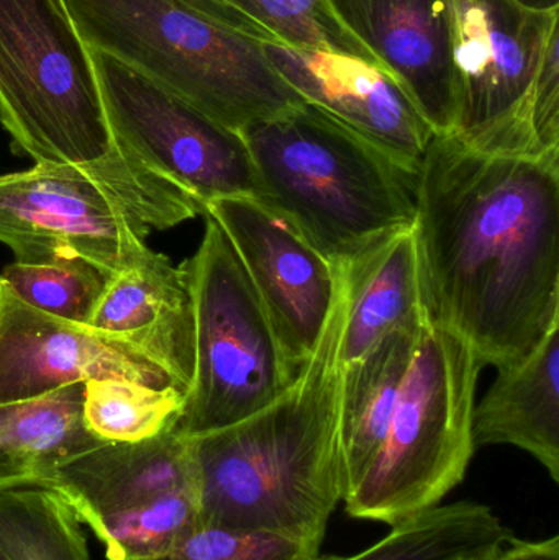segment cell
I'll return each mask as SVG.
<instances>
[{"mask_svg": "<svg viewBox=\"0 0 559 560\" xmlns=\"http://www.w3.org/2000/svg\"><path fill=\"white\" fill-rule=\"evenodd\" d=\"M423 310L482 368L559 325V156L488 154L433 135L416 190Z\"/></svg>", "mask_w": 559, "mask_h": 560, "instance_id": "cell-1", "label": "cell"}, {"mask_svg": "<svg viewBox=\"0 0 559 560\" xmlns=\"http://www.w3.org/2000/svg\"><path fill=\"white\" fill-rule=\"evenodd\" d=\"M345 313L340 265L321 341L286 394L240 423L190 438L200 523L278 533L321 548L347 489L340 430Z\"/></svg>", "mask_w": 559, "mask_h": 560, "instance_id": "cell-2", "label": "cell"}, {"mask_svg": "<svg viewBox=\"0 0 559 560\" xmlns=\"http://www.w3.org/2000/svg\"><path fill=\"white\" fill-rule=\"evenodd\" d=\"M258 202L331 265H348L416 225L417 174L373 141L302 102L240 131Z\"/></svg>", "mask_w": 559, "mask_h": 560, "instance_id": "cell-3", "label": "cell"}, {"mask_svg": "<svg viewBox=\"0 0 559 560\" xmlns=\"http://www.w3.org/2000/svg\"><path fill=\"white\" fill-rule=\"evenodd\" d=\"M203 213L193 194L118 144L95 163L0 176V243L26 265L82 259L108 279L147 252L153 230Z\"/></svg>", "mask_w": 559, "mask_h": 560, "instance_id": "cell-4", "label": "cell"}, {"mask_svg": "<svg viewBox=\"0 0 559 560\" xmlns=\"http://www.w3.org/2000/svg\"><path fill=\"white\" fill-rule=\"evenodd\" d=\"M85 45L179 95L235 131L305 98L259 43L196 0H65Z\"/></svg>", "mask_w": 559, "mask_h": 560, "instance_id": "cell-5", "label": "cell"}, {"mask_svg": "<svg viewBox=\"0 0 559 560\" xmlns=\"http://www.w3.org/2000/svg\"><path fill=\"white\" fill-rule=\"evenodd\" d=\"M481 369L462 338L426 316L383 444L345 495L353 518L396 526L440 505L463 482L476 451L471 428Z\"/></svg>", "mask_w": 559, "mask_h": 560, "instance_id": "cell-6", "label": "cell"}, {"mask_svg": "<svg viewBox=\"0 0 559 560\" xmlns=\"http://www.w3.org/2000/svg\"><path fill=\"white\" fill-rule=\"evenodd\" d=\"M0 124L36 164L95 163L117 148L65 0H0Z\"/></svg>", "mask_w": 559, "mask_h": 560, "instance_id": "cell-7", "label": "cell"}, {"mask_svg": "<svg viewBox=\"0 0 559 560\" xmlns=\"http://www.w3.org/2000/svg\"><path fill=\"white\" fill-rule=\"evenodd\" d=\"M203 217L202 243L184 261L196 322V368L174 428L186 438L253 417L298 377L232 242L212 217Z\"/></svg>", "mask_w": 559, "mask_h": 560, "instance_id": "cell-8", "label": "cell"}, {"mask_svg": "<svg viewBox=\"0 0 559 560\" xmlns=\"http://www.w3.org/2000/svg\"><path fill=\"white\" fill-rule=\"evenodd\" d=\"M558 28L559 9L544 12L514 0H458L456 140L488 154L559 156L545 153L534 125L538 68Z\"/></svg>", "mask_w": 559, "mask_h": 560, "instance_id": "cell-9", "label": "cell"}, {"mask_svg": "<svg viewBox=\"0 0 559 560\" xmlns=\"http://www.w3.org/2000/svg\"><path fill=\"white\" fill-rule=\"evenodd\" d=\"M89 49L115 144L179 184L203 207L230 197L258 200L255 167L240 131L112 56Z\"/></svg>", "mask_w": 559, "mask_h": 560, "instance_id": "cell-10", "label": "cell"}, {"mask_svg": "<svg viewBox=\"0 0 559 560\" xmlns=\"http://www.w3.org/2000/svg\"><path fill=\"white\" fill-rule=\"evenodd\" d=\"M212 217L232 242L291 371L314 354L337 299L335 266L275 212L249 197L213 200Z\"/></svg>", "mask_w": 559, "mask_h": 560, "instance_id": "cell-11", "label": "cell"}, {"mask_svg": "<svg viewBox=\"0 0 559 560\" xmlns=\"http://www.w3.org/2000/svg\"><path fill=\"white\" fill-rule=\"evenodd\" d=\"M105 378L177 387L163 369L133 349L89 326L33 308L0 282V407Z\"/></svg>", "mask_w": 559, "mask_h": 560, "instance_id": "cell-12", "label": "cell"}, {"mask_svg": "<svg viewBox=\"0 0 559 560\" xmlns=\"http://www.w3.org/2000/svg\"><path fill=\"white\" fill-rule=\"evenodd\" d=\"M341 25L416 105L433 133L455 131L458 0H328Z\"/></svg>", "mask_w": 559, "mask_h": 560, "instance_id": "cell-13", "label": "cell"}, {"mask_svg": "<svg viewBox=\"0 0 559 560\" xmlns=\"http://www.w3.org/2000/svg\"><path fill=\"white\" fill-rule=\"evenodd\" d=\"M33 482L58 493L94 535L179 490H199L193 440L176 428L138 443L81 451Z\"/></svg>", "mask_w": 559, "mask_h": 560, "instance_id": "cell-14", "label": "cell"}, {"mask_svg": "<svg viewBox=\"0 0 559 560\" xmlns=\"http://www.w3.org/2000/svg\"><path fill=\"white\" fill-rule=\"evenodd\" d=\"M276 71L305 101L324 108L404 166L419 173L433 131L389 74L357 58L261 45Z\"/></svg>", "mask_w": 559, "mask_h": 560, "instance_id": "cell-15", "label": "cell"}, {"mask_svg": "<svg viewBox=\"0 0 559 560\" xmlns=\"http://www.w3.org/2000/svg\"><path fill=\"white\" fill-rule=\"evenodd\" d=\"M89 328L163 369L187 394L196 368V322L186 265L148 248L110 276Z\"/></svg>", "mask_w": 559, "mask_h": 560, "instance_id": "cell-16", "label": "cell"}, {"mask_svg": "<svg viewBox=\"0 0 559 560\" xmlns=\"http://www.w3.org/2000/svg\"><path fill=\"white\" fill-rule=\"evenodd\" d=\"M476 450L509 444L527 451L559 483V325L524 358L498 369L473 411Z\"/></svg>", "mask_w": 559, "mask_h": 560, "instance_id": "cell-17", "label": "cell"}, {"mask_svg": "<svg viewBox=\"0 0 559 560\" xmlns=\"http://www.w3.org/2000/svg\"><path fill=\"white\" fill-rule=\"evenodd\" d=\"M343 266L347 313L341 369L361 361L396 329L426 318L416 225L387 236Z\"/></svg>", "mask_w": 559, "mask_h": 560, "instance_id": "cell-18", "label": "cell"}, {"mask_svg": "<svg viewBox=\"0 0 559 560\" xmlns=\"http://www.w3.org/2000/svg\"><path fill=\"white\" fill-rule=\"evenodd\" d=\"M423 322L426 318L416 325L396 329L377 342L361 361L341 369L345 495L366 472L383 444Z\"/></svg>", "mask_w": 559, "mask_h": 560, "instance_id": "cell-19", "label": "cell"}, {"mask_svg": "<svg viewBox=\"0 0 559 560\" xmlns=\"http://www.w3.org/2000/svg\"><path fill=\"white\" fill-rule=\"evenodd\" d=\"M84 384L0 407V487L33 482L51 467L102 443L82 420Z\"/></svg>", "mask_w": 559, "mask_h": 560, "instance_id": "cell-20", "label": "cell"}, {"mask_svg": "<svg viewBox=\"0 0 559 560\" xmlns=\"http://www.w3.org/2000/svg\"><path fill=\"white\" fill-rule=\"evenodd\" d=\"M223 25L259 45L331 52L377 66L341 25L328 0H196Z\"/></svg>", "mask_w": 559, "mask_h": 560, "instance_id": "cell-21", "label": "cell"}, {"mask_svg": "<svg viewBox=\"0 0 559 560\" xmlns=\"http://www.w3.org/2000/svg\"><path fill=\"white\" fill-rule=\"evenodd\" d=\"M391 528L366 551L337 560H481L512 536L489 506L475 502L436 505Z\"/></svg>", "mask_w": 559, "mask_h": 560, "instance_id": "cell-22", "label": "cell"}, {"mask_svg": "<svg viewBox=\"0 0 559 560\" xmlns=\"http://www.w3.org/2000/svg\"><path fill=\"white\" fill-rule=\"evenodd\" d=\"M81 520L48 487H0V556L5 560H91Z\"/></svg>", "mask_w": 559, "mask_h": 560, "instance_id": "cell-23", "label": "cell"}, {"mask_svg": "<svg viewBox=\"0 0 559 560\" xmlns=\"http://www.w3.org/2000/svg\"><path fill=\"white\" fill-rule=\"evenodd\" d=\"M186 405L177 387L153 388L130 381L84 384L85 430L105 443H138L176 427Z\"/></svg>", "mask_w": 559, "mask_h": 560, "instance_id": "cell-24", "label": "cell"}, {"mask_svg": "<svg viewBox=\"0 0 559 560\" xmlns=\"http://www.w3.org/2000/svg\"><path fill=\"white\" fill-rule=\"evenodd\" d=\"M0 282L39 312L88 325L107 278L82 259H56L39 265L15 261L3 269Z\"/></svg>", "mask_w": 559, "mask_h": 560, "instance_id": "cell-25", "label": "cell"}, {"mask_svg": "<svg viewBox=\"0 0 559 560\" xmlns=\"http://www.w3.org/2000/svg\"><path fill=\"white\" fill-rule=\"evenodd\" d=\"M144 560H337L318 546L259 529L200 523L156 558Z\"/></svg>", "mask_w": 559, "mask_h": 560, "instance_id": "cell-26", "label": "cell"}, {"mask_svg": "<svg viewBox=\"0 0 559 560\" xmlns=\"http://www.w3.org/2000/svg\"><path fill=\"white\" fill-rule=\"evenodd\" d=\"M481 560H559V536L544 541H521L511 538Z\"/></svg>", "mask_w": 559, "mask_h": 560, "instance_id": "cell-27", "label": "cell"}, {"mask_svg": "<svg viewBox=\"0 0 559 560\" xmlns=\"http://www.w3.org/2000/svg\"><path fill=\"white\" fill-rule=\"evenodd\" d=\"M514 2L528 7V9L544 10V12L559 9V0H514Z\"/></svg>", "mask_w": 559, "mask_h": 560, "instance_id": "cell-28", "label": "cell"}, {"mask_svg": "<svg viewBox=\"0 0 559 560\" xmlns=\"http://www.w3.org/2000/svg\"><path fill=\"white\" fill-rule=\"evenodd\" d=\"M0 560H5V559H3L2 556H0Z\"/></svg>", "mask_w": 559, "mask_h": 560, "instance_id": "cell-29", "label": "cell"}]
</instances>
